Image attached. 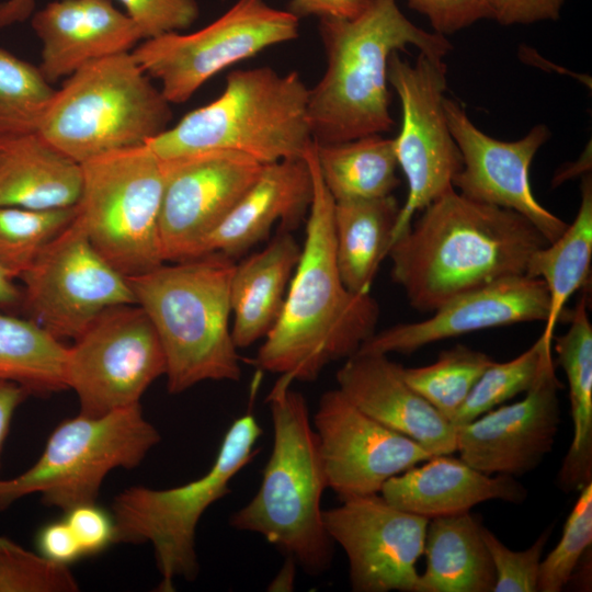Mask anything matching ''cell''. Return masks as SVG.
I'll use <instances>...</instances> for the list:
<instances>
[{
    "mask_svg": "<svg viewBox=\"0 0 592 592\" xmlns=\"http://www.w3.org/2000/svg\"><path fill=\"white\" fill-rule=\"evenodd\" d=\"M34 8V0H8L0 4V26L25 20Z\"/></svg>",
    "mask_w": 592,
    "mask_h": 592,
    "instance_id": "7dc6e473",
    "label": "cell"
},
{
    "mask_svg": "<svg viewBox=\"0 0 592 592\" xmlns=\"http://www.w3.org/2000/svg\"><path fill=\"white\" fill-rule=\"evenodd\" d=\"M553 346L568 380L573 421L558 482L563 490H580L592 482V325L585 295L571 311L569 329L554 337Z\"/></svg>",
    "mask_w": 592,
    "mask_h": 592,
    "instance_id": "83f0119b",
    "label": "cell"
},
{
    "mask_svg": "<svg viewBox=\"0 0 592 592\" xmlns=\"http://www.w3.org/2000/svg\"><path fill=\"white\" fill-rule=\"evenodd\" d=\"M81 190V164L37 132L0 136V206L72 207Z\"/></svg>",
    "mask_w": 592,
    "mask_h": 592,
    "instance_id": "d4e9b609",
    "label": "cell"
},
{
    "mask_svg": "<svg viewBox=\"0 0 592 592\" xmlns=\"http://www.w3.org/2000/svg\"><path fill=\"white\" fill-rule=\"evenodd\" d=\"M371 0H292L289 12L298 19L317 15L319 18H355L362 13Z\"/></svg>",
    "mask_w": 592,
    "mask_h": 592,
    "instance_id": "f6af8a7d",
    "label": "cell"
},
{
    "mask_svg": "<svg viewBox=\"0 0 592 592\" xmlns=\"http://www.w3.org/2000/svg\"><path fill=\"white\" fill-rule=\"evenodd\" d=\"M296 561L286 556V560L278 571L277 576L269 584V591H292L294 589L295 577H296Z\"/></svg>",
    "mask_w": 592,
    "mask_h": 592,
    "instance_id": "681fc988",
    "label": "cell"
},
{
    "mask_svg": "<svg viewBox=\"0 0 592 592\" xmlns=\"http://www.w3.org/2000/svg\"><path fill=\"white\" fill-rule=\"evenodd\" d=\"M280 375L266 402L273 447L254 497L229 520L237 531L263 536L310 576L327 571L334 543L322 519L327 479L304 395Z\"/></svg>",
    "mask_w": 592,
    "mask_h": 592,
    "instance_id": "277c9868",
    "label": "cell"
},
{
    "mask_svg": "<svg viewBox=\"0 0 592 592\" xmlns=\"http://www.w3.org/2000/svg\"><path fill=\"white\" fill-rule=\"evenodd\" d=\"M261 435V426L248 411L231 423L214 463L200 478L169 489L133 486L114 498L115 543L151 545L161 577L159 591H174L178 578L196 579L197 524L213 503L231 491V480L257 455Z\"/></svg>",
    "mask_w": 592,
    "mask_h": 592,
    "instance_id": "ba28073f",
    "label": "cell"
},
{
    "mask_svg": "<svg viewBox=\"0 0 592 592\" xmlns=\"http://www.w3.org/2000/svg\"><path fill=\"white\" fill-rule=\"evenodd\" d=\"M169 263L127 277L161 342L168 391L178 395L205 380L238 382L240 356L229 327L235 259L212 252Z\"/></svg>",
    "mask_w": 592,
    "mask_h": 592,
    "instance_id": "5b68a950",
    "label": "cell"
},
{
    "mask_svg": "<svg viewBox=\"0 0 592 592\" xmlns=\"http://www.w3.org/2000/svg\"><path fill=\"white\" fill-rule=\"evenodd\" d=\"M65 521L73 532L83 556H91L115 544L112 513L94 503H84L65 512Z\"/></svg>",
    "mask_w": 592,
    "mask_h": 592,
    "instance_id": "b9f144b4",
    "label": "cell"
},
{
    "mask_svg": "<svg viewBox=\"0 0 592 592\" xmlns=\"http://www.w3.org/2000/svg\"><path fill=\"white\" fill-rule=\"evenodd\" d=\"M23 292L14 284V278L0 269V309L22 305Z\"/></svg>",
    "mask_w": 592,
    "mask_h": 592,
    "instance_id": "c3c4849f",
    "label": "cell"
},
{
    "mask_svg": "<svg viewBox=\"0 0 592 592\" xmlns=\"http://www.w3.org/2000/svg\"><path fill=\"white\" fill-rule=\"evenodd\" d=\"M150 79L132 52L91 61L56 90L37 133L79 163L145 145L172 117Z\"/></svg>",
    "mask_w": 592,
    "mask_h": 592,
    "instance_id": "52a82bcc",
    "label": "cell"
},
{
    "mask_svg": "<svg viewBox=\"0 0 592 592\" xmlns=\"http://www.w3.org/2000/svg\"><path fill=\"white\" fill-rule=\"evenodd\" d=\"M79 583L69 566L0 536V592H77Z\"/></svg>",
    "mask_w": 592,
    "mask_h": 592,
    "instance_id": "8d00e7d4",
    "label": "cell"
},
{
    "mask_svg": "<svg viewBox=\"0 0 592 592\" xmlns=\"http://www.w3.org/2000/svg\"><path fill=\"white\" fill-rule=\"evenodd\" d=\"M488 354L464 344L442 351L436 361L420 367L400 366L406 383L452 421L468 394L493 363Z\"/></svg>",
    "mask_w": 592,
    "mask_h": 592,
    "instance_id": "d6a6232c",
    "label": "cell"
},
{
    "mask_svg": "<svg viewBox=\"0 0 592 592\" xmlns=\"http://www.w3.org/2000/svg\"><path fill=\"white\" fill-rule=\"evenodd\" d=\"M561 388L553 353H548L522 400L455 426L459 458L487 475L516 477L535 469L555 443Z\"/></svg>",
    "mask_w": 592,
    "mask_h": 592,
    "instance_id": "d6986e66",
    "label": "cell"
},
{
    "mask_svg": "<svg viewBox=\"0 0 592 592\" xmlns=\"http://www.w3.org/2000/svg\"><path fill=\"white\" fill-rule=\"evenodd\" d=\"M581 202L571 225L553 242L535 251L526 267V275L540 278L549 298L548 316L542 338L553 349L555 329L565 315L568 299L585 286L592 262V179L583 175Z\"/></svg>",
    "mask_w": 592,
    "mask_h": 592,
    "instance_id": "f546056e",
    "label": "cell"
},
{
    "mask_svg": "<svg viewBox=\"0 0 592 592\" xmlns=\"http://www.w3.org/2000/svg\"><path fill=\"white\" fill-rule=\"evenodd\" d=\"M400 206L391 195L334 203L335 257L344 285L368 294L392 244Z\"/></svg>",
    "mask_w": 592,
    "mask_h": 592,
    "instance_id": "f1b7e54d",
    "label": "cell"
},
{
    "mask_svg": "<svg viewBox=\"0 0 592 592\" xmlns=\"http://www.w3.org/2000/svg\"><path fill=\"white\" fill-rule=\"evenodd\" d=\"M55 93L39 67L0 47V136L37 132Z\"/></svg>",
    "mask_w": 592,
    "mask_h": 592,
    "instance_id": "e575fe53",
    "label": "cell"
},
{
    "mask_svg": "<svg viewBox=\"0 0 592 592\" xmlns=\"http://www.w3.org/2000/svg\"><path fill=\"white\" fill-rule=\"evenodd\" d=\"M441 35L458 32L479 20L493 19L489 0H408Z\"/></svg>",
    "mask_w": 592,
    "mask_h": 592,
    "instance_id": "60d3db41",
    "label": "cell"
},
{
    "mask_svg": "<svg viewBox=\"0 0 592 592\" xmlns=\"http://www.w3.org/2000/svg\"><path fill=\"white\" fill-rule=\"evenodd\" d=\"M68 346L32 319L0 314V380L30 395L66 389Z\"/></svg>",
    "mask_w": 592,
    "mask_h": 592,
    "instance_id": "1f68e13d",
    "label": "cell"
},
{
    "mask_svg": "<svg viewBox=\"0 0 592 592\" xmlns=\"http://www.w3.org/2000/svg\"><path fill=\"white\" fill-rule=\"evenodd\" d=\"M566 0H489L493 20L502 25L556 21Z\"/></svg>",
    "mask_w": 592,
    "mask_h": 592,
    "instance_id": "7bdbcfd3",
    "label": "cell"
},
{
    "mask_svg": "<svg viewBox=\"0 0 592 592\" xmlns=\"http://www.w3.org/2000/svg\"><path fill=\"white\" fill-rule=\"evenodd\" d=\"M309 89L296 71H232L223 93L146 145L160 159L209 150L247 155L262 164L301 159L314 143Z\"/></svg>",
    "mask_w": 592,
    "mask_h": 592,
    "instance_id": "8992f818",
    "label": "cell"
},
{
    "mask_svg": "<svg viewBox=\"0 0 592 592\" xmlns=\"http://www.w3.org/2000/svg\"><path fill=\"white\" fill-rule=\"evenodd\" d=\"M77 205L56 209L0 206V269L20 277L76 218Z\"/></svg>",
    "mask_w": 592,
    "mask_h": 592,
    "instance_id": "836d02e7",
    "label": "cell"
},
{
    "mask_svg": "<svg viewBox=\"0 0 592 592\" xmlns=\"http://www.w3.org/2000/svg\"><path fill=\"white\" fill-rule=\"evenodd\" d=\"M386 354L357 352L335 374L338 388L360 410L425 448L456 452L455 426L403 379Z\"/></svg>",
    "mask_w": 592,
    "mask_h": 592,
    "instance_id": "44dd1931",
    "label": "cell"
},
{
    "mask_svg": "<svg viewBox=\"0 0 592 592\" xmlns=\"http://www.w3.org/2000/svg\"><path fill=\"white\" fill-rule=\"evenodd\" d=\"M562 535L540 562L537 591L559 592L571 579L592 543V482L579 490Z\"/></svg>",
    "mask_w": 592,
    "mask_h": 592,
    "instance_id": "74e56055",
    "label": "cell"
},
{
    "mask_svg": "<svg viewBox=\"0 0 592 592\" xmlns=\"http://www.w3.org/2000/svg\"><path fill=\"white\" fill-rule=\"evenodd\" d=\"M140 403L99 417L82 413L60 422L37 460L10 479H0V511L30 494L64 512L96 502L106 475L137 467L160 442Z\"/></svg>",
    "mask_w": 592,
    "mask_h": 592,
    "instance_id": "9c48e42d",
    "label": "cell"
},
{
    "mask_svg": "<svg viewBox=\"0 0 592 592\" xmlns=\"http://www.w3.org/2000/svg\"><path fill=\"white\" fill-rule=\"evenodd\" d=\"M29 395L24 387L0 380V459L14 413Z\"/></svg>",
    "mask_w": 592,
    "mask_h": 592,
    "instance_id": "bcb514c9",
    "label": "cell"
},
{
    "mask_svg": "<svg viewBox=\"0 0 592 592\" xmlns=\"http://www.w3.org/2000/svg\"><path fill=\"white\" fill-rule=\"evenodd\" d=\"M325 527L349 561L355 592H417V561L429 520L387 502L380 493L358 496L322 511Z\"/></svg>",
    "mask_w": 592,
    "mask_h": 592,
    "instance_id": "2e32d148",
    "label": "cell"
},
{
    "mask_svg": "<svg viewBox=\"0 0 592 592\" xmlns=\"http://www.w3.org/2000/svg\"><path fill=\"white\" fill-rule=\"evenodd\" d=\"M299 19L263 0H238L207 26L145 39L133 52L169 103H184L223 69L298 36Z\"/></svg>",
    "mask_w": 592,
    "mask_h": 592,
    "instance_id": "8fae6325",
    "label": "cell"
},
{
    "mask_svg": "<svg viewBox=\"0 0 592 592\" xmlns=\"http://www.w3.org/2000/svg\"><path fill=\"white\" fill-rule=\"evenodd\" d=\"M387 72L401 104L402 124L394 141L398 166L408 183L394 242L409 228L415 213L454 189L453 179L462 170L463 159L443 105L447 86L443 58L420 53L412 66L394 53Z\"/></svg>",
    "mask_w": 592,
    "mask_h": 592,
    "instance_id": "4fadbf2b",
    "label": "cell"
},
{
    "mask_svg": "<svg viewBox=\"0 0 592 592\" xmlns=\"http://www.w3.org/2000/svg\"><path fill=\"white\" fill-rule=\"evenodd\" d=\"M300 254L292 231L280 229L263 250L236 263L230 304L238 349L264 339L276 323Z\"/></svg>",
    "mask_w": 592,
    "mask_h": 592,
    "instance_id": "484cf974",
    "label": "cell"
},
{
    "mask_svg": "<svg viewBox=\"0 0 592 592\" xmlns=\"http://www.w3.org/2000/svg\"><path fill=\"white\" fill-rule=\"evenodd\" d=\"M164 352L153 325L137 304L107 308L68 346L66 387L84 415L99 417L139 403L166 375Z\"/></svg>",
    "mask_w": 592,
    "mask_h": 592,
    "instance_id": "7c38bea8",
    "label": "cell"
},
{
    "mask_svg": "<svg viewBox=\"0 0 592 592\" xmlns=\"http://www.w3.org/2000/svg\"><path fill=\"white\" fill-rule=\"evenodd\" d=\"M551 533L545 530L531 547L514 551L491 531L481 527V535L491 556L496 583L493 592H536L542 556Z\"/></svg>",
    "mask_w": 592,
    "mask_h": 592,
    "instance_id": "f35d334b",
    "label": "cell"
},
{
    "mask_svg": "<svg viewBox=\"0 0 592 592\" xmlns=\"http://www.w3.org/2000/svg\"><path fill=\"white\" fill-rule=\"evenodd\" d=\"M311 423L327 487L340 501L379 493L389 478L432 456L364 413L339 388L321 395Z\"/></svg>",
    "mask_w": 592,
    "mask_h": 592,
    "instance_id": "e0dca14e",
    "label": "cell"
},
{
    "mask_svg": "<svg viewBox=\"0 0 592 592\" xmlns=\"http://www.w3.org/2000/svg\"><path fill=\"white\" fill-rule=\"evenodd\" d=\"M548 310V292L540 278L508 276L451 299L428 319L376 331L357 352L410 354L424 345L488 328L545 322Z\"/></svg>",
    "mask_w": 592,
    "mask_h": 592,
    "instance_id": "ffe728a7",
    "label": "cell"
},
{
    "mask_svg": "<svg viewBox=\"0 0 592 592\" xmlns=\"http://www.w3.org/2000/svg\"><path fill=\"white\" fill-rule=\"evenodd\" d=\"M36 542L39 554L56 563L69 566L83 556L65 519L44 525L38 531Z\"/></svg>",
    "mask_w": 592,
    "mask_h": 592,
    "instance_id": "ee69618b",
    "label": "cell"
},
{
    "mask_svg": "<svg viewBox=\"0 0 592 592\" xmlns=\"http://www.w3.org/2000/svg\"><path fill=\"white\" fill-rule=\"evenodd\" d=\"M161 161L160 241L164 262L202 255L205 241L260 175L263 164L228 150Z\"/></svg>",
    "mask_w": 592,
    "mask_h": 592,
    "instance_id": "9a60e30c",
    "label": "cell"
},
{
    "mask_svg": "<svg viewBox=\"0 0 592 592\" xmlns=\"http://www.w3.org/2000/svg\"><path fill=\"white\" fill-rule=\"evenodd\" d=\"M314 194L306 238L282 312L253 363L293 382H312L330 363L357 353L375 332L379 306L371 293L351 292L335 257L334 200L317 163L315 141L305 153Z\"/></svg>",
    "mask_w": 592,
    "mask_h": 592,
    "instance_id": "7a4b0ae2",
    "label": "cell"
},
{
    "mask_svg": "<svg viewBox=\"0 0 592 592\" xmlns=\"http://www.w3.org/2000/svg\"><path fill=\"white\" fill-rule=\"evenodd\" d=\"M379 493L396 508L428 520L468 512L489 500L521 503L527 496L515 477L487 475L452 454L431 456L389 478Z\"/></svg>",
    "mask_w": 592,
    "mask_h": 592,
    "instance_id": "cb8c5ba5",
    "label": "cell"
},
{
    "mask_svg": "<svg viewBox=\"0 0 592 592\" xmlns=\"http://www.w3.org/2000/svg\"><path fill=\"white\" fill-rule=\"evenodd\" d=\"M32 26L43 43L39 69L50 83L91 61L128 53L143 39L110 0L50 2L33 16Z\"/></svg>",
    "mask_w": 592,
    "mask_h": 592,
    "instance_id": "7402d4cb",
    "label": "cell"
},
{
    "mask_svg": "<svg viewBox=\"0 0 592 592\" xmlns=\"http://www.w3.org/2000/svg\"><path fill=\"white\" fill-rule=\"evenodd\" d=\"M443 105L463 159L453 187L470 200L521 214L548 243L556 240L567 224L537 202L530 185L532 160L550 137L547 126L536 125L519 140L502 141L476 127L457 101L444 98Z\"/></svg>",
    "mask_w": 592,
    "mask_h": 592,
    "instance_id": "ac0fdd59",
    "label": "cell"
},
{
    "mask_svg": "<svg viewBox=\"0 0 592 592\" xmlns=\"http://www.w3.org/2000/svg\"><path fill=\"white\" fill-rule=\"evenodd\" d=\"M314 185L304 158L263 164L257 181L210 234L202 255L219 252L232 259L280 229L297 228L308 215Z\"/></svg>",
    "mask_w": 592,
    "mask_h": 592,
    "instance_id": "603a6c76",
    "label": "cell"
},
{
    "mask_svg": "<svg viewBox=\"0 0 592 592\" xmlns=\"http://www.w3.org/2000/svg\"><path fill=\"white\" fill-rule=\"evenodd\" d=\"M553 353L542 337L515 358L493 362L477 380L452 419L454 426L468 423L534 384L546 354Z\"/></svg>",
    "mask_w": 592,
    "mask_h": 592,
    "instance_id": "d590c367",
    "label": "cell"
},
{
    "mask_svg": "<svg viewBox=\"0 0 592 592\" xmlns=\"http://www.w3.org/2000/svg\"><path fill=\"white\" fill-rule=\"evenodd\" d=\"M391 244V277L410 306L432 312L497 280L526 273L548 243L521 214L452 189L429 204Z\"/></svg>",
    "mask_w": 592,
    "mask_h": 592,
    "instance_id": "6da1fadb",
    "label": "cell"
},
{
    "mask_svg": "<svg viewBox=\"0 0 592 592\" xmlns=\"http://www.w3.org/2000/svg\"><path fill=\"white\" fill-rule=\"evenodd\" d=\"M481 527L469 511L429 520L417 592H493L496 571Z\"/></svg>",
    "mask_w": 592,
    "mask_h": 592,
    "instance_id": "4316f807",
    "label": "cell"
},
{
    "mask_svg": "<svg viewBox=\"0 0 592 592\" xmlns=\"http://www.w3.org/2000/svg\"><path fill=\"white\" fill-rule=\"evenodd\" d=\"M143 39L187 29L198 15L195 0H118Z\"/></svg>",
    "mask_w": 592,
    "mask_h": 592,
    "instance_id": "ab89813d",
    "label": "cell"
},
{
    "mask_svg": "<svg viewBox=\"0 0 592 592\" xmlns=\"http://www.w3.org/2000/svg\"><path fill=\"white\" fill-rule=\"evenodd\" d=\"M319 31L327 69L309 90L308 117L317 145L343 143L388 133V60L394 53L415 46L443 58L453 49L444 35L414 25L396 0H371L355 18H320Z\"/></svg>",
    "mask_w": 592,
    "mask_h": 592,
    "instance_id": "3957f363",
    "label": "cell"
},
{
    "mask_svg": "<svg viewBox=\"0 0 592 592\" xmlns=\"http://www.w3.org/2000/svg\"><path fill=\"white\" fill-rule=\"evenodd\" d=\"M19 278L31 319L59 340L77 339L110 307L136 304L127 277L95 250L77 218Z\"/></svg>",
    "mask_w": 592,
    "mask_h": 592,
    "instance_id": "5bb4252c",
    "label": "cell"
},
{
    "mask_svg": "<svg viewBox=\"0 0 592 592\" xmlns=\"http://www.w3.org/2000/svg\"><path fill=\"white\" fill-rule=\"evenodd\" d=\"M315 147L321 179L334 202L384 197L400 184L394 138L374 134Z\"/></svg>",
    "mask_w": 592,
    "mask_h": 592,
    "instance_id": "4dcf8cb0",
    "label": "cell"
},
{
    "mask_svg": "<svg viewBox=\"0 0 592 592\" xmlns=\"http://www.w3.org/2000/svg\"><path fill=\"white\" fill-rule=\"evenodd\" d=\"M81 164L77 220L95 250L126 277L164 263L160 241L162 168L145 144Z\"/></svg>",
    "mask_w": 592,
    "mask_h": 592,
    "instance_id": "30bf717a",
    "label": "cell"
}]
</instances>
